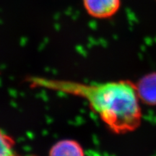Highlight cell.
Returning <instances> with one entry per match:
<instances>
[{"instance_id":"cell-4","label":"cell","mask_w":156,"mask_h":156,"mask_svg":"<svg viewBox=\"0 0 156 156\" xmlns=\"http://www.w3.org/2000/svg\"><path fill=\"white\" fill-rule=\"evenodd\" d=\"M49 155L53 156H83V147L74 140H62L56 142L49 150Z\"/></svg>"},{"instance_id":"cell-3","label":"cell","mask_w":156,"mask_h":156,"mask_svg":"<svg viewBox=\"0 0 156 156\" xmlns=\"http://www.w3.org/2000/svg\"><path fill=\"white\" fill-rule=\"evenodd\" d=\"M135 85L140 101L147 106H156V73L143 76Z\"/></svg>"},{"instance_id":"cell-2","label":"cell","mask_w":156,"mask_h":156,"mask_svg":"<svg viewBox=\"0 0 156 156\" xmlns=\"http://www.w3.org/2000/svg\"><path fill=\"white\" fill-rule=\"evenodd\" d=\"M83 2L88 15L98 19L114 16L121 7V0H83Z\"/></svg>"},{"instance_id":"cell-5","label":"cell","mask_w":156,"mask_h":156,"mask_svg":"<svg viewBox=\"0 0 156 156\" xmlns=\"http://www.w3.org/2000/svg\"><path fill=\"white\" fill-rule=\"evenodd\" d=\"M15 147V140L9 134L0 130V156L17 155Z\"/></svg>"},{"instance_id":"cell-1","label":"cell","mask_w":156,"mask_h":156,"mask_svg":"<svg viewBox=\"0 0 156 156\" xmlns=\"http://www.w3.org/2000/svg\"><path fill=\"white\" fill-rule=\"evenodd\" d=\"M31 87L80 97L107 127L116 134L133 132L140 126L142 114L136 85L129 80L84 83L43 77H30Z\"/></svg>"}]
</instances>
